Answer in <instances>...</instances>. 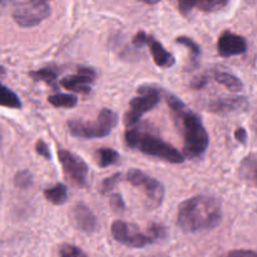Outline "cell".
Here are the masks:
<instances>
[{"label":"cell","mask_w":257,"mask_h":257,"mask_svg":"<svg viewBox=\"0 0 257 257\" xmlns=\"http://www.w3.org/2000/svg\"><path fill=\"white\" fill-rule=\"evenodd\" d=\"M167 103L172 112L173 119L183 137L185 157H200L206 152L210 142L201 118L176 95L167 94Z\"/></svg>","instance_id":"1"},{"label":"cell","mask_w":257,"mask_h":257,"mask_svg":"<svg viewBox=\"0 0 257 257\" xmlns=\"http://www.w3.org/2000/svg\"><path fill=\"white\" fill-rule=\"evenodd\" d=\"M222 221V208L216 198L196 196L181 203L177 225L183 232L197 233L217 227Z\"/></svg>","instance_id":"2"},{"label":"cell","mask_w":257,"mask_h":257,"mask_svg":"<svg viewBox=\"0 0 257 257\" xmlns=\"http://www.w3.org/2000/svg\"><path fill=\"white\" fill-rule=\"evenodd\" d=\"M125 143L133 150L170 163H182L185 157L170 143L141 130L131 128L125 132Z\"/></svg>","instance_id":"3"},{"label":"cell","mask_w":257,"mask_h":257,"mask_svg":"<svg viewBox=\"0 0 257 257\" xmlns=\"http://www.w3.org/2000/svg\"><path fill=\"white\" fill-rule=\"evenodd\" d=\"M118 115L108 108H103L94 122H83L72 119L68 122L69 133L74 137L90 140V138H102L109 135L113 128L117 125Z\"/></svg>","instance_id":"4"},{"label":"cell","mask_w":257,"mask_h":257,"mask_svg":"<svg viewBox=\"0 0 257 257\" xmlns=\"http://www.w3.org/2000/svg\"><path fill=\"white\" fill-rule=\"evenodd\" d=\"M127 181L145 193L148 207L156 208L162 203L163 197H165V187L160 181L150 177L145 172L136 168L128 171Z\"/></svg>","instance_id":"5"},{"label":"cell","mask_w":257,"mask_h":257,"mask_svg":"<svg viewBox=\"0 0 257 257\" xmlns=\"http://www.w3.org/2000/svg\"><path fill=\"white\" fill-rule=\"evenodd\" d=\"M140 95L135 97L130 102L131 109L124 117V124L127 127H132L142 118L145 113L152 110L160 103L161 95L157 88L141 87L138 89Z\"/></svg>","instance_id":"6"},{"label":"cell","mask_w":257,"mask_h":257,"mask_svg":"<svg viewBox=\"0 0 257 257\" xmlns=\"http://www.w3.org/2000/svg\"><path fill=\"white\" fill-rule=\"evenodd\" d=\"M112 235L115 241L122 245L133 248H142L145 246L156 242L155 237L148 230L147 233L141 232L137 226L132 223L124 222V221H114L112 225Z\"/></svg>","instance_id":"7"},{"label":"cell","mask_w":257,"mask_h":257,"mask_svg":"<svg viewBox=\"0 0 257 257\" xmlns=\"http://www.w3.org/2000/svg\"><path fill=\"white\" fill-rule=\"evenodd\" d=\"M58 157H59L65 175L77 186L85 187L88 183V172H89L87 163L79 156L74 155L69 151L59 150L58 151Z\"/></svg>","instance_id":"8"},{"label":"cell","mask_w":257,"mask_h":257,"mask_svg":"<svg viewBox=\"0 0 257 257\" xmlns=\"http://www.w3.org/2000/svg\"><path fill=\"white\" fill-rule=\"evenodd\" d=\"M12 15L18 25L23 28H32L49 17L50 8L48 2H37L14 10Z\"/></svg>","instance_id":"9"},{"label":"cell","mask_w":257,"mask_h":257,"mask_svg":"<svg viewBox=\"0 0 257 257\" xmlns=\"http://www.w3.org/2000/svg\"><path fill=\"white\" fill-rule=\"evenodd\" d=\"M95 72L92 68L80 67L77 74L69 75L60 80V84L68 90L88 94L90 92V84L94 82Z\"/></svg>","instance_id":"10"},{"label":"cell","mask_w":257,"mask_h":257,"mask_svg":"<svg viewBox=\"0 0 257 257\" xmlns=\"http://www.w3.org/2000/svg\"><path fill=\"white\" fill-rule=\"evenodd\" d=\"M70 220H72L73 225L82 232L93 233L98 228V221L94 213L90 211L87 205L82 202L73 206L72 211H70Z\"/></svg>","instance_id":"11"},{"label":"cell","mask_w":257,"mask_h":257,"mask_svg":"<svg viewBox=\"0 0 257 257\" xmlns=\"http://www.w3.org/2000/svg\"><path fill=\"white\" fill-rule=\"evenodd\" d=\"M248 100L245 97H220L211 100L207 109L216 114H231L247 110Z\"/></svg>","instance_id":"12"},{"label":"cell","mask_w":257,"mask_h":257,"mask_svg":"<svg viewBox=\"0 0 257 257\" xmlns=\"http://www.w3.org/2000/svg\"><path fill=\"white\" fill-rule=\"evenodd\" d=\"M217 48L221 57L230 58L233 55L243 54L247 49V43H246L245 38H242L241 35L225 32L221 34L220 39H218Z\"/></svg>","instance_id":"13"},{"label":"cell","mask_w":257,"mask_h":257,"mask_svg":"<svg viewBox=\"0 0 257 257\" xmlns=\"http://www.w3.org/2000/svg\"><path fill=\"white\" fill-rule=\"evenodd\" d=\"M230 0H177L181 14L188 15L193 9L206 13L218 12L228 4Z\"/></svg>","instance_id":"14"},{"label":"cell","mask_w":257,"mask_h":257,"mask_svg":"<svg viewBox=\"0 0 257 257\" xmlns=\"http://www.w3.org/2000/svg\"><path fill=\"white\" fill-rule=\"evenodd\" d=\"M145 44H147L148 47H150L153 60H155V63L158 67L171 68L175 64V57H173L168 50H166L165 48H163V45L161 44L158 40H156L155 38L151 37V35H146Z\"/></svg>","instance_id":"15"},{"label":"cell","mask_w":257,"mask_h":257,"mask_svg":"<svg viewBox=\"0 0 257 257\" xmlns=\"http://www.w3.org/2000/svg\"><path fill=\"white\" fill-rule=\"evenodd\" d=\"M206 75H207L208 80H216V82L220 83V84L225 85V87L227 88V89H230L231 92H240L243 88L242 82H241L236 75L231 74V73L222 72V70H212L210 74L207 73Z\"/></svg>","instance_id":"16"},{"label":"cell","mask_w":257,"mask_h":257,"mask_svg":"<svg viewBox=\"0 0 257 257\" xmlns=\"http://www.w3.org/2000/svg\"><path fill=\"white\" fill-rule=\"evenodd\" d=\"M240 176L245 181L257 187V157L247 156L240 165Z\"/></svg>","instance_id":"17"},{"label":"cell","mask_w":257,"mask_h":257,"mask_svg":"<svg viewBox=\"0 0 257 257\" xmlns=\"http://www.w3.org/2000/svg\"><path fill=\"white\" fill-rule=\"evenodd\" d=\"M44 196L53 205H63L68 200V188L63 183H57L53 187L44 190Z\"/></svg>","instance_id":"18"},{"label":"cell","mask_w":257,"mask_h":257,"mask_svg":"<svg viewBox=\"0 0 257 257\" xmlns=\"http://www.w3.org/2000/svg\"><path fill=\"white\" fill-rule=\"evenodd\" d=\"M0 107L13 108V109L22 107V102L18 95L2 83H0Z\"/></svg>","instance_id":"19"},{"label":"cell","mask_w":257,"mask_h":257,"mask_svg":"<svg viewBox=\"0 0 257 257\" xmlns=\"http://www.w3.org/2000/svg\"><path fill=\"white\" fill-rule=\"evenodd\" d=\"M97 157L98 165L102 168L114 165V163H117L118 160H119L118 152L117 151L112 150V148H100L97 152Z\"/></svg>","instance_id":"20"},{"label":"cell","mask_w":257,"mask_h":257,"mask_svg":"<svg viewBox=\"0 0 257 257\" xmlns=\"http://www.w3.org/2000/svg\"><path fill=\"white\" fill-rule=\"evenodd\" d=\"M30 77L34 80H39V82H44L47 84L53 85L55 87L57 85V72L52 68H43V69L35 70V72L29 73Z\"/></svg>","instance_id":"21"},{"label":"cell","mask_w":257,"mask_h":257,"mask_svg":"<svg viewBox=\"0 0 257 257\" xmlns=\"http://www.w3.org/2000/svg\"><path fill=\"white\" fill-rule=\"evenodd\" d=\"M49 103L54 107H62V108H73L78 103V98L72 94H53L48 98Z\"/></svg>","instance_id":"22"},{"label":"cell","mask_w":257,"mask_h":257,"mask_svg":"<svg viewBox=\"0 0 257 257\" xmlns=\"http://www.w3.org/2000/svg\"><path fill=\"white\" fill-rule=\"evenodd\" d=\"M37 2H48V0H0V13L7 12L8 9H12L13 13L19 8Z\"/></svg>","instance_id":"23"},{"label":"cell","mask_w":257,"mask_h":257,"mask_svg":"<svg viewBox=\"0 0 257 257\" xmlns=\"http://www.w3.org/2000/svg\"><path fill=\"white\" fill-rule=\"evenodd\" d=\"M59 257H88L83 250L74 245L64 243L59 247Z\"/></svg>","instance_id":"24"},{"label":"cell","mask_w":257,"mask_h":257,"mask_svg":"<svg viewBox=\"0 0 257 257\" xmlns=\"http://www.w3.org/2000/svg\"><path fill=\"white\" fill-rule=\"evenodd\" d=\"M120 177H122L120 173H114V175H112L110 177L105 178L102 182V185H100V193L105 195V193L110 192V191L120 182Z\"/></svg>","instance_id":"25"},{"label":"cell","mask_w":257,"mask_h":257,"mask_svg":"<svg viewBox=\"0 0 257 257\" xmlns=\"http://www.w3.org/2000/svg\"><path fill=\"white\" fill-rule=\"evenodd\" d=\"M176 43H178V44H183L186 45L187 48H190L191 53H192V59H197V57H200V47H198L197 43L195 42V40H192L191 38L188 37H178L177 39H176Z\"/></svg>","instance_id":"26"},{"label":"cell","mask_w":257,"mask_h":257,"mask_svg":"<svg viewBox=\"0 0 257 257\" xmlns=\"http://www.w3.org/2000/svg\"><path fill=\"white\" fill-rule=\"evenodd\" d=\"M30 183H32V176H30V173L28 172V171H22V172H19L15 176V185H17L18 187L25 188L28 187Z\"/></svg>","instance_id":"27"},{"label":"cell","mask_w":257,"mask_h":257,"mask_svg":"<svg viewBox=\"0 0 257 257\" xmlns=\"http://www.w3.org/2000/svg\"><path fill=\"white\" fill-rule=\"evenodd\" d=\"M109 203H110V207H112L114 211H117V212H122V211H124L125 205L124 202H123V198L120 197V195H113L112 197H110Z\"/></svg>","instance_id":"28"},{"label":"cell","mask_w":257,"mask_h":257,"mask_svg":"<svg viewBox=\"0 0 257 257\" xmlns=\"http://www.w3.org/2000/svg\"><path fill=\"white\" fill-rule=\"evenodd\" d=\"M35 150H37L38 155L42 156V157H44V158H47V160H50V157H52V156H50L49 150H48V146L45 145L44 141H38L37 148H35Z\"/></svg>","instance_id":"29"},{"label":"cell","mask_w":257,"mask_h":257,"mask_svg":"<svg viewBox=\"0 0 257 257\" xmlns=\"http://www.w3.org/2000/svg\"><path fill=\"white\" fill-rule=\"evenodd\" d=\"M228 257H257V252L251 250H235L228 253Z\"/></svg>","instance_id":"30"},{"label":"cell","mask_w":257,"mask_h":257,"mask_svg":"<svg viewBox=\"0 0 257 257\" xmlns=\"http://www.w3.org/2000/svg\"><path fill=\"white\" fill-rule=\"evenodd\" d=\"M235 137L240 143H246V141H247V133H246V131L243 128H238L235 132Z\"/></svg>","instance_id":"31"},{"label":"cell","mask_w":257,"mask_h":257,"mask_svg":"<svg viewBox=\"0 0 257 257\" xmlns=\"http://www.w3.org/2000/svg\"><path fill=\"white\" fill-rule=\"evenodd\" d=\"M4 73H5V69H4V68L2 67V65H0V75L4 74Z\"/></svg>","instance_id":"32"},{"label":"cell","mask_w":257,"mask_h":257,"mask_svg":"<svg viewBox=\"0 0 257 257\" xmlns=\"http://www.w3.org/2000/svg\"><path fill=\"white\" fill-rule=\"evenodd\" d=\"M153 257H165V256H153Z\"/></svg>","instance_id":"33"}]
</instances>
